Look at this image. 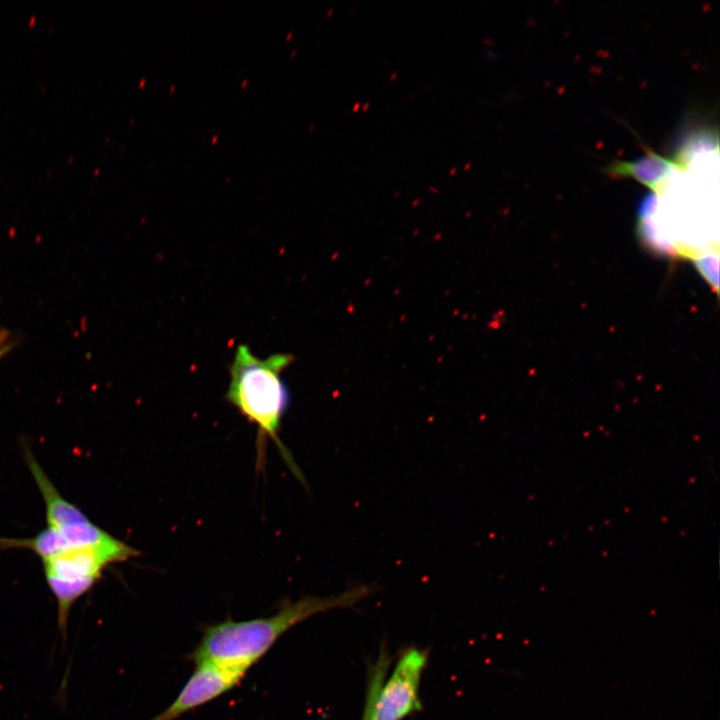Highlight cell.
I'll return each mask as SVG.
<instances>
[{"mask_svg":"<svg viewBox=\"0 0 720 720\" xmlns=\"http://www.w3.org/2000/svg\"><path fill=\"white\" fill-rule=\"evenodd\" d=\"M361 720H372L370 702L365 698Z\"/></svg>","mask_w":720,"mask_h":720,"instance_id":"cell-9","label":"cell"},{"mask_svg":"<svg viewBox=\"0 0 720 720\" xmlns=\"http://www.w3.org/2000/svg\"><path fill=\"white\" fill-rule=\"evenodd\" d=\"M293 361L294 356L286 353L259 358L247 344H239L229 366L230 382L225 400L258 427L264 440L267 437L274 440L291 470L303 480L301 471L278 436L290 402L282 373Z\"/></svg>","mask_w":720,"mask_h":720,"instance_id":"cell-2","label":"cell"},{"mask_svg":"<svg viewBox=\"0 0 720 720\" xmlns=\"http://www.w3.org/2000/svg\"><path fill=\"white\" fill-rule=\"evenodd\" d=\"M25 459L44 499L48 527L61 529L89 520L77 506L57 491L28 448H25Z\"/></svg>","mask_w":720,"mask_h":720,"instance_id":"cell-7","label":"cell"},{"mask_svg":"<svg viewBox=\"0 0 720 720\" xmlns=\"http://www.w3.org/2000/svg\"><path fill=\"white\" fill-rule=\"evenodd\" d=\"M684 165L680 158L664 157L651 149L634 160H614L605 169L613 178H631L654 193L659 192L664 181Z\"/></svg>","mask_w":720,"mask_h":720,"instance_id":"cell-6","label":"cell"},{"mask_svg":"<svg viewBox=\"0 0 720 720\" xmlns=\"http://www.w3.org/2000/svg\"><path fill=\"white\" fill-rule=\"evenodd\" d=\"M375 589L374 585L361 584L328 597L306 595L297 601H284L268 617L208 625L189 659L195 665L208 664L245 675L292 627L318 613L353 607Z\"/></svg>","mask_w":720,"mask_h":720,"instance_id":"cell-1","label":"cell"},{"mask_svg":"<svg viewBox=\"0 0 720 720\" xmlns=\"http://www.w3.org/2000/svg\"><path fill=\"white\" fill-rule=\"evenodd\" d=\"M243 674L208 664L196 665L174 701L149 720H176L237 685Z\"/></svg>","mask_w":720,"mask_h":720,"instance_id":"cell-5","label":"cell"},{"mask_svg":"<svg viewBox=\"0 0 720 720\" xmlns=\"http://www.w3.org/2000/svg\"><path fill=\"white\" fill-rule=\"evenodd\" d=\"M10 342L8 332L0 328V358L9 350Z\"/></svg>","mask_w":720,"mask_h":720,"instance_id":"cell-8","label":"cell"},{"mask_svg":"<svg viewBox=\"0 0 720 720\" xmlns=\"http://www.w3.org/2000/svg\"><path fill=\"white\" fill-rule=\"evenodd\" d=\"M391 658L381 648L368 670L365 697L370 702L372 720H404L422 709L420 684L428 663V652L407 648L389 673Z\"/></svg>","mask_w":720,"mask_h":720,"instance_id":"cell-3","label":"cell"},{"mask_svg":"<svg viewBox=\"0 0 720 720\" xmlns=\"http://www.w3.org/2000/svg\"><path fill=\"white\" fill-rule=\"evenodd\" d=\"M138 555L139 552L126 543L117 547H75L44 560L45 577L64 581L97 582L108 565L124 562Z\"/></svg>","mask_w":720,"mask_h":720,"instance_id":"cell-4","label":"cell"}]
</instances>
